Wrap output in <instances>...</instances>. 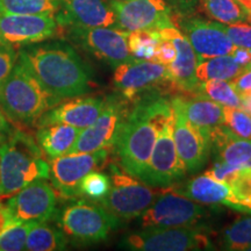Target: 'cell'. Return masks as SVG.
<instances>
[{"label":"cell","mask_w":251,"mask_h":251,"mask_svg":"<svg viewBox=\"0 0 251 251\" xmlns=\"http://www.w3.org/2000/svg\"><path fill=\"white\" fill-rule=\"evenodd\" d=\"M115 1H127V0H115Z\"/></svg>","instance_id":"cell-49"},{"label":"cell","mask_w":251,"mask_h":251,"mask_svg":"<svg viewBox=\"0 0 251 251\" xmlns=\"http://www.w3.org/2000/svg\"><path fill=\"white\" fill-rule=\"evenodd\" d=\"M112 187L100 205L120 220L140 218L156 199V193L134 176L112 166Z\"/></svg>","instance_id":"cell-7"},{"label":"cell","mask_w":251,"mask_h":251,"mask_svg":"<svg viewBox=\"0 0 251 251\" xmlns=\"http://www.w3.org/2000/svg\"><path fill=\"white\" fill-rule=\"evenodd\" d=\"M225 250H248L251 247V218L237 220L222 233Z\"/></svg>","instance_id":"cell-32"},{"label":"cell","mask_w":251,"mask_h":251,"mask_svg":"<svg viewBox=\"0 0 251 251\" xmlns=\"http://www.w3.org/2000/svg\"><path fill=\"white\" fill-rule=\"evenodd\" d=\"M237 1H240L241 4H242L244 7H246L248 11H249V13L251 14V0H237Z\"/></svg>","instance_id":"cell-46"},{"label":"cell","mask_w":251,"mask_h":251,"mask_svg":"<svg viewBox=\"0 0 251 251\" xmlns=\"http://www.w3.org/2000/svg\"><path fill=\"white\" fill-rule=\"evenodd\" d=\"M248 168H249V166L233 165L224 161H220V159H215L212 168L209 169V170H207L205 174L208 175L209 177L214 178L216 180L228 184L229 186L231 187L241 177H242Z\"/></svg>","instance_id":"cell-36"},{"label":"cell","mask_w":251,"mask_h":251,"mask_svg":"<svg viewBox=\"0 0 251 251\" xmlns=\"http://www.w3.org/2000/svg\"><path fill=\"white\" fill-rule=\"evenodd\" d=\"M186 168L174 140V119L158 133L147 171L141 181L149 186L168 187L185 176Z\"/></svg>","instance_id":"cell-11"},{"label":"cell","mask_w":251,"mask_h":251,"mask_svg":"<svg viewBox=\"0 0 251 251\" xmlns=\"http://www.w3.org/2000/svg\"><path fill=\"white\" fill-rule=\"evenodd\" d=\"M248 250H251V247H249V248H248Z\"/></svg>","instance_id":"cell-50"},{"label":"cell","mask_w":251,"mask_h":251,"mask_svg":"<svg viewBox=\"0 0 251 251\" xmlns=\"http://www.w3.org/2000/svg\"><path fill=\"white\" fill-rule=\"evenodd\" d=\"M59 27H117L111 0H61Z\"/></svg>","instance_id":"cell-18"},{"label":"cell","mask_w":251,"mask_h":251,"mask_svg":"<svg viewBox=\"0 0 251 251\" xmlns=\"http://www.w3.org/2000/svg\"><path fill=\"white\" fill-rule=\"evenodd\" d=\"M56 221L68 241L78 244L101 242L121 225L120 219L101 205L85 200L63 207L56 215Z\"/></svg>","instance_id":"cell-5"},{"label":"cell","mask_w":251,"mask_h":251,"mask_svg":"<svg viewBox=\"0 0 251 251\" xmlns=\"http://www.w3.org/2000/svg\"><path fill=\"white\" fill-rule=\"evenodd\" d=\"M68 238L61 229L37 224L30 229L27 236L26 250L29 251H55L67 249Z\"/></svg>","instance_id":"cell-28"},{"label":"cell","mask_w":251,"mask_h":251,"mask_svg":"<svg viewBox=\"0 0 251 251\" xmlns=\"http://www.w3.org/2000/svg\"><path fill=\"white\" fill-rule=\"evenodd\" d=\"M58 28L55 15L4 13L0 15V45L15 48L43 42L54 37Z\"/></svg>","instance_id":"cell-12"},{"label":"cell","mask_w":251,"mask_h":251,"mask_svg":"<svg viewBox=\"0 0 251 251\" xmlns=\"http://www.w3.org/2000/svg\"><path fill=\"white\" fill-rule=\"evenodd\" d=\"M172 5H175L181 13H186L188 9L193 8L194 6L198 5L199 0H169Z\"/></svg>","instance_id":"cell-44"},{"label":"cell","mask_w":251,"mask_h":251,"mask_svg":"<svg viewBox=\"0 0 251 251\" xmlns=\"http://www.w3.org/2000/svg\"><path fill=\"white\" fill-rule=\"evenodd\" d=\"M178 25L193 47L199 63L218 56L230 55L236 48L229 39L225 25L216 21L191 17L180 18Z\"/></svg>","instance_id":"cell-14"},{"label":"cell","mask_w":251,"mask_h":251,"mask_svg":"<svg viewBox=\"0 0 251 251\" xmlns=\"http://www.w3.org/2000/svg\"><path fill=\"white\" fill-rule=\"evenodd\" d=\"M225 126L242 139H251V114L242 108L224 106Z\"/></svg>","instance_id":"cell-35"},{"label":"cell","mask_w":251,"mask_h":251,"mask_svg":"<svg viewBox=\"0 0 251 251\" xmlns=\"http://www.w3.org/2000/svg\"><path fill=\"white\" fill-rule=\"evenodd\" d=\"M36 222H21L0 234V251L26 250L27 236Z\"/></svg>","instance_id":"cell-34"},{"label":"cell","mask_w":251,"mask_h":251,"mask_svg":"<svg viewBox=\"0 0 251 251\" xmlns=\"http://www.w3.org/2000/svg\"><path fill=\"white\" fill-rule=\"evenodd\" d=\"M18 224H21V222H19L14 219V216L12 215L7 205H4V203L0 202V234H2L8 228L13 227V226Z\"/></svg>","instance_id":"cell-41"},{"label":"cell","mask_w":251,"mask_h":251,"mask_svg":"<svg viewBox=\"0 0 251 251\" xmlns=\"http://www.w3.org/2000/svg\"><path fill=\"white\" fill-rule=\"evenodd\" d=\"M225 29L235 46L251 50V23L225 25Z\"/></svg>","instance_id":"cell-37"},{"label":"cell","mask_w":251,"mask_h":251,"mask_svg":"<svg viewBox=\"0 0 251 251\" xmlns=\"http://www.w3.org/2000/svg\"><path fill=\"white\" fill-rule=\"evenodd\" d=\"M164 83H171L168 65L155 61L134 58L118 65L114 71V85L127 99Z\"/></svg>","instance_id":"cell-15"},{"label":"cell","mask_w":251,"mask_h":251,"mask_svg":"<svg viewBox=\"0 0 251 251\" xmlns=\"http://www.w3.org/2000/svg\"><path fill=\"white\" fill-rule=\"evenodd\" d=\"M197 92L221 106L242 108V97L236 92L231 81L229 80L209 79L200 81Z\"/></svg>","instance_id":"cell-29"},{"label":"cell","mask_w":251,"mask_h":251,"mask_svg":"<svg viewBox=\"0 0 251 251\" xmlns=\"http://www.w3.org/2000/svg\"><path fill=\"white\" fill-rule=\"evenodd\" d=\"M162 37L158 30H135L128 31L127 43L130 54L137 59L153 61L156 48Z\"/></svg>","instance_id":"cell-30"},{"label":"cell","mask_w":251,"mask_h":251,"mask_svg":"<svg viewBox=\"0 0 251 251\" xmlns=\"http://www.w3.org/2000/svg\"><path fill=\"white\" fill-rule=\"evenodd\" d=\"M247 70H251V59H250V62L248 63V65L244 67V71H247Z\"/></svg>","instance_id":"cell-47"},{"label":"cell","mask_w":251,"mask_h":251,"mask_svg":"<svg viewBox=\"0 0 251 251\" xmlns=\"http://www.w3.org/2000/svg\"><path fill=\"white\" fill-rule=\"evenodd\" d=\"M175 191L197 202L206 205H225L236 211H242L240 200L235 196L233 188L206 174L197 176L186 184L176 187Z\"/></svg>","instance_id":"cell-22"},{"label":"cell","mask_w":251,"mask_h":251,"mask_svg":"<svg viewBox=\"0 0 251 251\" xmlns=\"http://www.w3.org/2000/svg\"><path fill=\"white\" fill-rule=\"evenodd\" d=\"M211 247L205 234L190 227L144 228L142 231L126 235L119 243L121 249L133 251H188Z\"/></svg>","instance_id":"cell-6"},{"label":"cell","mask_w":251,"mask_h":251,"mask_svg":"<svg viewBox=\"0 0 251 251\" xmlns=\"http://www.w3.org/2000/svg\"><path fill=\"white\" fill-rule=\"evenodd\" d=\"M108 149L89 153H68L50 164V180L55 192L64 199H74L79 193V184L90 172L101 168L107 161Z\"/></svg>","instance_id":"cell-10"},{"label":"cell","mask_w":251,"mask_h":251,"mask_svg":"<svg viewBox=\"0 0 251 251\" xmlns=\"http://www.w3.org/2000/svg\"><path fill=\"white\" fill-rule=\"evenodd\" d=\"M172 100L179 106L187 120L201 131L209 141H211L212 131L220 126L225 125L224 106L211 99L199 96L192 99L176 97Z\"/></svg>","instance_id":"cell-23"},{"label":"cell","mask_w":251,"mask_h":251,"mask_svg":"<svg viewBox=\"0 0 251 251\" xmlns=\"http://www.w3.org/2000/svg\"><path fill=\"white\" fill-rule=\"evenodd\" d=\"M243 71L244 68L237 64L231 57V55H225L200 62L197 67L196 76L199 81L209 79H224L230 81L240 76Z\"/></svg>","instance_id":"cell-27"},{"label":"cell","mask_w":251,"mask_h":251,"mask_svg":"<svg viewBox=\"0 0 251 251\" xmlns=\"http://www.w3.org/2000/svg\"><path fill=\"white\" fill-rule=\"evenodd\" d=\"M211 144L216 159L233 165L251 166V139L238 137L222 125L212 131Z\"/></svg>","instance_id":"cell-24"},{"label":"cell","mask_w":251,"mask_h":251,"mask_svg":"<svg viewBox=\"0 0 251 251\" xmlns=\"http://www.w3.org/2000/svg\"><path fill=\"white\" fill-rule=\"evenodd\" d=\"M50 164L33 137L13 129L0 141V200L12 197L37 179H48Z\"/></svg>","instance_id":"cell-3"},{"label":"cell","mask_w":251,"mask_h":251,"mask_svg":"<svg viewBox=\"0 0 251 251\" xmlns=\"http://www.w3.org/2000/svg\"><path fill=\"white\" fill-rule=\"evenodd\" d=\"M171 106L174 111V140L178 155L187 172L201 170L211 152V141L187 120L174 100H171Z\"/></svg>","instance_id":"cell-17"},{"label":"cell","mask_w":251,"mask_h":251,"mask_svg":"<svg viewBox=\"0 0 251 251\" xmlns=\"http://www.w3.org/2000/svg\"><path fill=\"white\" fill-rule=\"evenodd\" d=\"M8 209L19 222L43 224L56 212V196L45 179L34 180L9 197Z\"/></svg>","instance_id":"cell-16"},{"label":"cell","mask_w":251,"mask_h":251,"mask_svg":"<svg viewBox=\"0 0 251 251\" xmlns=\"http://www.w3.org/2000/svg\"><path fill=\"white\" fill-rule=\"evenodd\" d=\"M126 117L127 113L121 103L108 100L96 122L80 131L79 137L69 153H89L113 147L119 126Z\"/></svg>","instance_id":"cell-19"},{"label":"cell","mask_w":251,"mask_h":251,"mask_svg":"<svg viewBox=\"0 0 251 251\" xmlns=\"http://www.w3.org/2000/svg\"><path fill=\"white\" fill-rule=\"evenodd\" d=\"M230 55L237 64H240L241 67L244 68L246 65H248V63L251 59V50L242 48V47H236Z\"/></svg>","instance_id":"cell-42"},{"label":"cell","mask_w":251,"mask_h":251,"mask_svg":"<svg viewBox=\"0 0 251 251\" xmlns=\"http://www.w3.org/2000/svg\"><path fill=\"white\" fill-rule=\"evenodd\" d=\"M81 129L63 124L41 126L37 131V142L41 150L50 159L68 155L79 137Z\"/></svg>","instance_id":"cell-25"},{"label":"cell","mask_w":251,"mask_h":251,"mask_svg":"<svg viewBox=\"0 0 251 251\" xmlns=\"http://www.w3.org/2000/svg\"><path fill=\"white\" fill-rule=\"evenodd\" d=\"M4 13L55 15L61 0H0Z\"/></svg>","instance_id":"cell-31"},{"label":"cell","mask_w":251,"mask_h":251,"mask_svg":"<svg viewBox=\"0 0 251 251\" xmlns=\"http://www.w3.org/2000/svg\"><path fill=\"white\" fill-rule=\"evenodd\" d=\"M107 101L100 98H75L59 102L40 118V126L63 124L85 129L96 122Z\"/></svg>","instance_id":"cell-21"},{"label":"cell","mask_w":251,"mask_h":251,"mask_svg":"<svg viewBox=\"0 0 251 251\" xmlns=\"http://www.w3.org/2000/svg\"><path fill=\"white\" fill-rule=\"evenodd\" d=\"M67 28L72 42L113 68L135 58L128 48V31L117 27Z\"/></svg>","instance_id":"cell-8"},{"label":"cell","mask_w":251,"mask_h":251,"mask_svg":"<svg viewBox=\"0 0 251 251\" xmlns=\"http://www.w3.org/2000/svg\"><path fill=\"white\" fill-rule=\"evenodd\" d=\"M158 31L162 39L172 41L177 51L175 61L168 65L172 85L185 92L196 93L200 85L196 76L199 61L190 41L175 26L162 28Z\"/></svg>","instance_id":"cell-20"},{"label":"cell","mask_w":251,"mask_h":251,"mask_svg":"<svg viewBox=\"0 0 251 251\" xmlns=\"http://www.w3.org/2000/svg\"><path fill=\"white\" fill-rule=\"evenodd\" d=\"M19 57L58 99L81 97L92 90V69L68 42L34 43L19 50Z\"/></svg>","instance_id":"cell-1"},{"label":"cell","mask_w":251,"mask_h":251,"mask_svg":"<svg viewBox=\"0 0 251 251\" xmlns=\"http://www.w3.org/2000/svg\"><path fill=\"white\" fill-rule=\"evenodd\" d=\"M242 109L251 114V92L242 96Z\"/></svg>","instance_id":"cell-45"},{"label":"cell","mask_w":251,"mask_h":251,"mask_svg":"<svg viewBox=\"0 0 251 251\" xmlns=\"http://www.w3.org/2000/svg\"><path fill=\"white\" fill-rule=\"evenodd\" d=\"M61 101L46 89L20 57L0 87V107L15 124L33 125Z\"/></svg>","instance_id":"cell-4"},{"label":"cell","mask_w":251,"mask_h":251,"mask_svg":"<svg viewBox=\"0 0 251 251\" xmlns=\"http://www.w3.org/2000/svg\"><path fill=\"white\" fill-rule=\"evenodd\" d=\"M203 216L202 206L174 190L157 197L140 219L142 228H177L192 227Z\"/></svg>","instance_id":"cell-9"},{"label":"cell","mask_w":251,"mask_h":251,"mask_svg":"<svg viewBox=\"0 0 251 251\" xmlns=\"http://www.w3.org/2000/svg\"><path fill=\"white\" fill-rule=\"evenodd\" d=\"M234 89L241 97L251 92V70L243 71L240 76L230 80Z\"/></svg>","instance_id":"cell-40"},{"label":"cell","mask_w":251,"mask_h":251,"mask_svg":"<svg viewBox=\"0 0 251 251\" xmlns=\"http://www.w3.org/2000/svg\"><path fill=\"white\" fill-rule=\"evenodd\" d=\"M13 131V128L11 127L9 122L6 119V114L0 107V141H2Z\"/></svg>","instance_id":"cell-43"},{"label":"cell","mask_w":251,"mask_h":251,"mask_svg":"<svg viewBox=\"0 0 251 251\" xmlns=\"http://www.w3.org/2000/svg\"><path fill=\"white\" fill-rule=\"evenodd\" d=\"M198 7L212 20L222 25L251 23V14L237 0H199Z\"/></svg>","instance_id":"cell-26"},{"label":"cell","mask_w":251,"mask_h":251,"mask_svg":"<svg viewBox=\"0 0 251 251\" xmlns=\"http://www.w3.org/2000/svg\"><path fill=\"white\" fill-rule=\"evenodd\" d=\"M4 14V9H2V6H1V1H0V15Z\"/></svg>","instance_id":"cell-48"},{"label":"cell","mask_w":251,"mask_h":251,"mask_svg":"<svg viewBox=\"0 0 251 251\" xmlns=\"http://www.w3.org/2000/svg\"><path fill=\"white\" fill-rule=\"evenodd\" d=\"M112 187L111 178L107 175L99 171H92L87 174L79 184L80 196H86L90 199L100 201L103 199Z\"/></svg>","instance_id":"cell-33"},{"label":"cell","mask_w":251,"mask_h":251,"mask_svg":"<svg viewBox=\"0 0 251 251\" xmlns=\"http://www.w3.org/2000/svg\"><path fill=\"white\" fill-rule=\"evenodd\" d=\"M111 5L117 17V28L125 31L175 26L171 6L166 0H111Z\"/></svg>","instance_id":"cell-13"},{"label":"cell","mask_w":251,"mask_h":251,"mask_svg":"<svg viewBox=\"0 0 251 251\" xmlns=\"http://www.w3.org/2000/svg\"><path fill=\"white\" fill-rule=\"evenodd\" d=\"M172 119L171 102L164 98L147 100L128 113L119 126L113 143L122 169L127 174L142 179L158 133Z\"/></svg>","instance_id":"cell-2"},{"label":"cell","mask_w":251,"mask_h":251,"mask_svg":"<svg viewBox=\"0 0 251 251\" xmlns=\"http://www.w3.org/2000/svg\"><path fill=\"white\" fill-rule=\"evenodd\" d=\"M19 52L13 47L0 45V87L7 79L18 61Z\"/></svg>","instance_id":"cell-38"},{"label":"cell","mask_w":251,"mask_h":251,"mask_svg":"<svg viewBox=\"0 0 251 251\" xmlns=\"http://www.w3.org/2000/svg\"><path fill=\"white\" fill-rule=\"evenodd\" d=\"M176 54H177V51H176V47L172 43V41L162 39L156 48L153 61L162 63L164 65H169L175 61Z\"/></svg>","instance_id":"cell-39"}]
</instances>
